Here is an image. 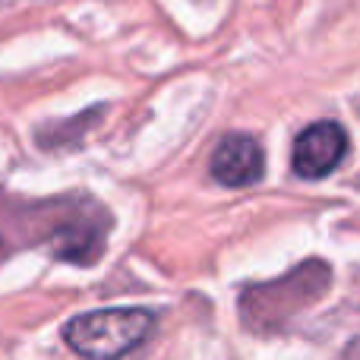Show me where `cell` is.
<instances>
[{
	"label": "cell",
	"instance_id": "cell-1",
	"mask_svg": "<svg viewBox=\"0 0 360 360\" xmlns=\"http://www.w3.org/2000/svg\"><path fill=\"white\" fill-rule=\"evenodd\" d=\"M332 288V266L326 259H304L281 278L247 285L237 300L240 319L250 332L272 335L285 329L297 313L319 304Z\"/></svg>",
	"mask_w": 360,
	"mask_h": 360
},
{
	"label": "cell",
	"instance_id": "cell-2",
	"mask_svg": "<svg viewBox=\"0 0 360 360\" xmlns=\"http://www.w3.org/2000/svg\"><path fill=\"white\" fill-rule=\"evenodd\" d=\"M158 316L143 307H114L73 316L63 326V342L86 360H120L155 332Z\"/></svg>",
	"mask_w": 360,
	"mask_h": 360
},
{
	"label": "cell",
	"instance_id": "cell-3",
	"mask_svg": "<svg viewBox=\"0 0 360 360\" xmlns=\"http://www.w3.org/2000/svg\"><path fill=\"white\" fill-rule=\"evenodd\" d=\"M44 237H48V253L54 259L92 266L105 250V221H101L98 209H63V215L51 224Z\"/></svg>",
	"mask_w": 360,
	"mask_h": 360
},
{
	"label": "cell",
	"instance_id": "cell-4",
	"mask_svg": "<svg viewBox=\"0 0 360 360\" xmlns=\"http://www.w3.org/2000/svg\"><path fill=\"white\" fill-rule=\"evenodd\" d=\"M348 155V133L335 120H316L297 139L291 152V168L297 177L323 180Z\"/></svg>",
	"mask_w": 360,
	"mask_h": 360
},
{
	"label": "cell",
	"instance_id": "cell-5",
	"mask_svg": "<svg viewBox=\"0 0 360 360\" xmlns=\"http://www.w3.org/2000/svg\"><path fill=\"white\" fill-rule=\"evenodd\" d=\"M209 171L212 180H218L221 186H231V190L253 186L256 180H262V171H266L262 146L250 133H231L215 146Z\"/></svg>",
	"mask_w": 360,
	"mask_h": 360
},
{
	"label": "cell",
	"instance_id": "cell-6",
	"mask_svg": "<svg viewBox=\"0 0 360 360\" xmlns=\"http://www.w3.org/2000/svg\"><path fill=\"white\" fill-rule=\"evenodd\" d=\"M101 114H105V108L95 105V108H89V111L73 114V117H67V120H51V124H41L35 130V143L41 146L44 152L73 149V146H79L82 139H86V133L98 124Z\"/></svg>",
	"mask_w": 360,
	"mask_h": 360
},
{
	"label": "cell",
	"instance_id": "cell-7",
	"mask_svg": "<svg viewBox=\"0 0 360 360\" xmlns=\"http://www.w3.org/2000/svg\"><path fill=\"white\" fill-rule=\"evenodd\" d=\"M0 253H4V237H0Z\"/></svg>",
	"mask_w": 360,
	"mask_h": 360
}]
</instances>
